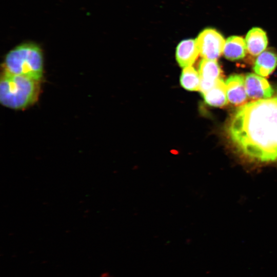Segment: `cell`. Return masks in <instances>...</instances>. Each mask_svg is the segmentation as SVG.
Listing matches in <instances>:
<instances>
[{
    "label": "cell",
    "mask_w": 277,
    "mask_h": 277,
    "mask_svg": "<svg viewBox=\"0 0 277 277\" xmlns=\"http://www.w3.org/2000/svg\"><path fill=\"white\" fill-rule=\"evenodd\" d=\"M234 150L259 163L277 162V95L240 106L226 127Z\"/></svg>",
    "instance_id": "6da1fadb"
},
{
    "label": "cell",
    "mask_w": 277,
    "mask_h": 277,
    "mask_svg": "<svg viewBox=\"0 0 277 277\" xmlns=\"http://www.w3.org/2000/svg\"><path fill=\"white\" fill-rule=\"evenodd\" d=\"M39 91V81L3 70L0 81V102L4 106L12 109H24L36 101Z\"/></svg>",
    "instance_id": "7a4b0ae2"
},
{
    "label": "cell",
    "mask_w": 277,
    "mask_h": 277,
    "mask_svg": "<svg viewBox=\"0 0 277 277\" xmlns=\"http://www.w3.org/2000/svg\"><path fill=\"white\" fill-rule=\"evenodd\" d=\"M43 53L40 46L32 42L23 43L5 55L4 70L41 81L43 75Z\"/></svg>",
    "instance_id": "3957f363"
},
{
    "label": "cell",
    "mask_w": 277,
    "mask_h": 277,
    "mask_svg": "<svg viewBox=\"0 0 277 277\" xmlns=\"http://www.w3.org/2000/svg\"><path fill=\"white\" fill-rule=\"evenodd\" d=\"M200 55L204 58L217 60L222 53L226 41L216 30H203L195 39Z\"/></svg>",
    "instance_id": "277c9868"
},
{
    "label": "cell",
    "mask_w": 277,
    "mask_h": 277,
    "mask_svg": "<svg viewBox=\"0 0 277 277\" xmlns=\"http://www.w3.org/2000/svg\"><path fill=\"white\" fill-rule=\"evenodd\" d=\"M199 73L201 83L200 91L202 94L211 88L222 79V71L216 60L203 58L200 62Z\"/></svg>",
    "instance_id": "5b68a950"
},
{
    "label": "cell",
    "mask_w": 277,
    "mask_h": 277,
    "mask_svg": "<svg viewBox=\"0 0 277 277\" xmlns=\"http://www.w3.org/2000/svg\"><path fill=\"white\" fill-rule=\"evenodd\" d=\"M245 88L248 98L258 100L271 97L273 90L268 81L262 76L248 73L245 77Z\"/></svg>",
    "instance_id": "8992f818"
},
{
    "label": "cell",
    "mask_w": 277,
    "mask_h": 277,
    "mask_svg": "<svg viewBox=\"0 0 277 277\" xmlns=\"http://www.w3.org/2000/svg\"><path fill=\"white\" fill-rule=\"evenodd\" d=\"M228 101L235 106H241L247 102L245 77L241 74L230 75L225 82Z\"/></svg>",
    "instance_id": "52a82bcc"
},
{
    "label": "cell",
    "mask_w": 277,
    "mask_h": 277,
    "mask_svg": "<svg viewBox=\"0 0 277 277\" xmlns=\"http://www.w3.org/2000/svg\"><path fill=\"white\" fill-rule=\"evenodd\" d=\"M199 51L195 39L188 38L181 41L176 49V59L182 67L191 66L196 60Z\"/></svg>",
    "instance_id": "ba28073f"
},
{
    "label": "cell",
    "mask_w": 277,
    "mask_h": 277,
    "mask_svg": "<svg viewBox=\"0 0 277 277\" xmlns=\"http://www.w3.org/2000/svg\"><path fill=\"white\" fill-rule=\"evenodd\" d=\"M245 42L247 51L253 56L258 55L264 51L268 44L266 32L259 27L253 28L248 32Z\"/></svg>",
    "instance_id": "9c48e42d"
},
{
    "label": "cell",
    "mask_w": 277,
    "mask_h": 277,
    "mask_svg": "<svg viewBox=\"0 0 277 277\" xmlns=\"http://www.w3.org/2000/svg\"><path fill=\"white\" fill-rule=\"evenodd\" d=\"M277 66V54L271 49L264 50L255 60L253 70L258 75L267 76L270 74Z\"/></svg>",
    "instance_id": "30bf717a"
},
{
    "label": "cell",
    "mask_w": 277,
    "mask_h": 277,
    "mask_svg": "<svg viewBox=\"0 0 277 277\" xmlns=\"http://www.w3.org/2000/svg\"><path fill=\"white\" fill-rule=\"evenodd\" d=\"M202 94L205 102L211 106L222 107L228 102L226 84L222 79L218 80L211 88Z\"/></svg>",
    "instance_id": "8fae6325"
},
{
    "label": "cell",
    "mask_w": 277,
    "mask_h": 277,
    "mask_svg": "<svg viewBox=\"0 0 277 277\" xmlns=\"http://www.w3.org/2000/svg\"><path fill=\"white\" fill-rule=\"evenodd\" d=\"M245 40L239 36H231L226 40L223 50L225 57L230 61L243 58L247 52Z\"/></svg>",
    "instance_id": "7c38bea8"
},
{
    "label": "cell",
    "mask_w": 277,
    "mask_h": 277,
    "mask_svg": "<svg viewBox=\"0 0 277 277\" xmlns=\"http://www.w3.org/2000/svg\"><path fill=\"white\" fill-rule=\"evenodd\" d=\"M181 86L189 91H200L201 79L199 73L191 66L184 68L180 78Z\"/></svg>",
    "instance_id": "4fadbf2b"
}]
</instances>
